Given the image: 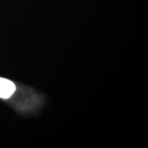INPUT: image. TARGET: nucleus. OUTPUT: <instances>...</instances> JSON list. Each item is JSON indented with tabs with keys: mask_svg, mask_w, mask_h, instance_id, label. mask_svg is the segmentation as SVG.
<instances>
[{
	"mask_svg": "<svg viewBox=\"0 0 148 148\" xmlns=\"http://www.w3.org/2000/svg\"><path fill=\"white\" fill-rule=\"evenodd\" d=\"M15 85L8 79L0 77V98L8 99L15 91Z\"/></svg>",
	"mask_w": 148,
	"mask_h": 148,
	"instance_id": "1",
	"label": "nucleus"
}]
</instances>
